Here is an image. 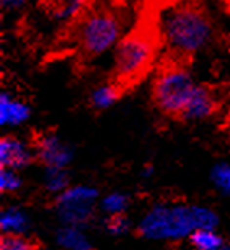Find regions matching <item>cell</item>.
I'll return each instance as SVG.
<instances>
[{
    "label": "cell",
    "instance_id": "22",
    "mask_svg": "<svg viewBox=\"0 0 230 250\" xmlns=\"http://www.w3.org/2000/svg\"><path fill=\"white\" fill-rule=\"evenodd\" d=\"M0 250H33V247L21 235H5L0 242Z\"/></svg>",
    "mask_w": 230,
    "mask_h": 250
},
{
    "label": "cell",
    "instance_id": "11",
    "mask_svg": "<svg viewBox=\"0 0 230 250\" xmlns=\"http://www.w3.org/2000/svg\"><path fill=\"white\" fill-rule=\"evenodd\" d=\"M30 228V221L20 208H7L0 216V229L5 235H23Z\"/></svg>",
    "mask_w": 230,
    "mask_h": 250
},
{
    "label": "cell",
    "instance_id": "17",
    "mask_svg": "<svg viewBox=\"0 0 230 250\" xmlns=\"http://www.w3.org/2000/svg\"><path fill=\"white\" fill-rule=\"evenodd\" d=\"M101 209L105 211L106 214L110 216H116V214H124L126 209L129 206V198L124 195V193L119 191H113L110 195H106L103 200L100 201Z\"/></svg>",
    "mask_w": 230,
    "mask_h": 250
},
{
    "label": "cell",
    "instance_id": "9",
    "mask_svg": "<svg viewBox=\"0 0 230 250\" xmlns=\"http://www.w3.org/2000/svg\"><path fill=\"white\" fill-rule=\"evenodd\" d=\"M31 108L26 102L10 92L0 93V125L3 128H17L30 120Z\"/></svg>",
    "mask_w": 230,
    "mask_h": 250
},
{
    "label": "cell",
    "instance_id": "25",
    "mask_svg": "<svg viewBox=\"0 0 230 250\" xmlns=\"http://www.w3.org/2000/svg\"><path fill=\"white\" fill-rule=\"evenodd\" d=\"M220 250H230V247H222V249H220Z\"/></svg>",
    "mask_w": 230,
    "mask_h": 250
},
{
    "label": "cell",
    "instance_id": "12",
    "mask_svg": "<svg viewBox=\"0 0 230 250\" xmlns=\"http://www.w3.org/2000/svg\"><path fill=\"white\" fill-rule=\"evenodd\" d=\"M121 97V88L118 82H108L101 83V85L95 87L90 92V105L95 110H108L119 100Z\"/></svg>",
    "mask_w": 230,
    "mask_h": 250
},
{
    "label": "cell",
    "instance_id": "26",
    "mask_svg": "<svg viewBox=\"0 0 230 250\" xmlns=\"http://www.w3.org/2000/svg\"><path fill=\"white\" fill-rule=\"evenodd\" d=\"M229 48H230V35H229Z\"/></svg>",
    "mask_w": 230,
    "mask_h": 250
},
{
    "label": "cell",
    "instance_id": "14",
    "mask_svg": "<svg viewBox=\"0 0 230 250\" xmlns=\"http://www.w3.org/2000/svg\"><path fill=\"white\" fill-rule=\"evenodd\" d=\"M190 239L198 250H220L224 247L222 239L217 235L215 229H196Z\"/></svg>",
    "mask_w": 230,
    "mask_h": 250
},
{
    "label": "cell",
    "instance_id": "1",
    "mask_svg": "<svg viewBox=\"0 0 230 250\" xmlns=\"http://www.w3.org/2000/svg\"><path fill=\"white\" fill-rule=\"evenodd\" d=\"M158 36L172 58L190 59L211 44L214 26L198 3H176L162 13Z\"/></svg>",
    "mask_w": 230,
    "mask_h": 250
},
{
    "label": "cell",
    "instance_id": "21",
    "mask_svg": "<svg viewBox=\"0 0 230 250\" xmlns=\"http://www.w3.org/2000/svg\"><path fill=\"white\" fill-rule=\"evenodd\" d=\"M106 229L113 235H124L129 230V221L124 218V214L110 216L106 223Z\"/></svg>",
    "mask_w": 230,
    "mask_h": 250
},
{
    "label": "cell",
    "instance_id": "27",
    "mask_svg": "<svg viewBox=\"0 0 230 250\" xmlns=\"http://www.w3.org/2000/svg\"><path fill=\"white\" fill-rule=\"evenodd\" d=\"M46 250H49V249H46Z\"/></svg>",
    "mask_w": 230,
    "mask_h": 250
},
{
    "label": "cell",
    "instance_id": "24",
    "mask_svg": "<svg viewBox=\"0 0 230 250\" xmlns=\"http://www.w3.org/2000/svg\"><path fill=\"white\" fill-rule=\"evenodd\" d=\"M152 173H153V167H152V165H149V167L142 168V177H150Z\"/></svg>",
    "mask_w": 230,
    "mask_h": 250
},
{
    "label": "cell",
    "instance_id": "20",
    "mask_svg": "<svg viewBox=\"0 0 230 250\" xmlns=\"http://www.w3.org/2000/svg\"><path fill=\"white\" fill-rule=\"evenodd\" d=\"M21 178L18 170L13 168H2L0 170V191L2 193H15L20 190Z\"/></svg>",
    "mask_w": 230,
    "mask_h": 250
},
{
    "label": "cell",
    "instance_id": "19",
    "mask_svg": "<svg viewBox=\"0 0 230 250\" xmlns=\"http://www.w3.org/2000/svg\"><path fill=\"white\" fill-rule=\"evenodd\" d=\"M193 211H194L196 229H215L217 228L219 218L212 209H209V208H206V206L193 205Z\"/></svg>",
    "mask_w": 230,
    "mask_h": 250
},
{
    "label": "cell",
    "instance_id": "2",
    "mask_svg": "<svg viewBox=\"0 0 230 250\" xmlns=\"http://www.w3.org/2000/svg\"><path fill=\"white\" fill-rule=\"evenodd\" d=\"M157 40L149 30H135L123 36L115 48L113 70L119 85L133 83L147 72L153 62Z\"/></svg>",
    "mask_w": 230,
    "mask_h": 250
},
{
    "label": "cell",
    "instance_id": "18",
    "mask_svg": "<svg viewBox=\"0 0 230 250\" xmlns=\"http://www.w3.org/2000/svg\"><path fill=\"white\" fill-rule=\"evenodd\" d=\"M215 188L222 193V195L230 196V164L229 162H219L214 165L212 172H211Z\"/></svg>",
    "mask_w": 230,
    "mask_h": 250
},
{
    "label": "cell",
    "instance_id": "13",
    "mask_svg": "<svg viewBox=\"0 0 230 250\" xmlns=\"http://www.w3.org/2000/svg\"><path fill=\"white\" fill-rule=\"evenodd\" d=\"M58 242L67 250H92V244L78 226H65L58 232Z\"/></svg>",
    "mask_w": 230,
    "mask_h": 250
},
{
    "label": "cell",
    "instance_id": "10",
    "mask_svg": "<svg viewBox=\"0 0 230 250\" xmlns=\"http://www.w3.org/2000/svg\"><path fill=\"white\" fill-rule=\"evenodd\" d=\"M217 110V102L212 90L209 87L199 83L194 95L191 97L190 103L186 105L185 111L181 115V120L186 121H203L211 118Z\"/></svg>",
    "mask_w": 230,
    "mask_h": 250
},
{
    "label": "cell",
    "instance_id": "15",
    "mask_svg": "<svg viewBox=\"0 0 230 250\" xmlns=\"http://www.w3.org/2000/svg\"><path fill=\"white\" fill-rule=\"evenodd\" d=\"M44 187L49 193L60 195L69 188V175L65 168H46L44 173Z\"/></svg>",
    "mask_w": 230,
    "mask_h": 250
},
{
    "label": "cell",
    "instance_id": "5",
    "mask_svg": "<svg viewBox=\"0 0 230 250\" xmlns=\"http://www.w3.org/2000/svg\"><path fill=\"white\" fill-rule=\"evenodd\" d=\"M198 85L199 83L190 74V70L181 65H170L163 69L153 80V102L162 113L181 118Z\"/></svg>",
    "mask_w": 230,
    "mask_h": 250
},
{
    "label": "cell",
    "instance_id": "7",
    "mask_svg": "<svg viewBox=\"0 0 230 250\" xmlns=\"http://www.w3.org/2000/svg\"><path fill=\"white\" fill-rule=\"evenodd\" d=\"M35 152L38 159L46 165V168H65L74 157L72 147L56 134L41 136L38 139Z\"/></svg>",
    "mask_w": 230,
    "mask_h": 250
},
{
    "label": "cell",
    "instance_id": "23",
    "mask_svg": "<svg viewBox=\"0 0 230 250\" xmlns=\"http://www.w3.org/2000/svg\"><path fill=\"white\" fill-rule=\"evenodd\" d=\"M2 2V7L5 8H18L21 5H25L28 0H0Z\"/></svg>",
    "mask_w": 230,
    "mask_h": 250
},
{
    "label": "cell",
    "instance_id": "4",
    "mask_svg": "<svg viewBox=\"0 0 230 250\" xmlns=\"http://www.w3.org/2000/svg\"><path fill=\"white\" fill-rule=\"evenodd\" d=\"M77 38L83 53L96 58L113 51L123 40V21L115 12L98 8L82 18Z\"/></svg>",
    "mask_w": 230,
    "mask_h": 250
},
{
    "label": "cell",
    "instance_id": "8",
    "mask_svg": "<svg viewBox=\"0 0 230 250\" xmlns=\"http://www.w3.org/2000/svg\"><path fill=\"white\" fill-rule=\"evenodd\" d=\"M36 152L25 141L15 136H5L0 139V165L2 168H13L21 170L31 164Z\"/></svg>",
    "mask_w": 230,
    "mask_h": 250
},
{
    "label": "cell",
    "instance_id": "3",
    "mask_svg": "<svg viewBox=\"0 0 230 250\" xmlns=\"http://www.w3.org/2000/svg\"><path fill=\"white\" fill-rule=\"evenodd\" d=\"M196 230L193 205H157L140 219L139 232L150 240H180Z\"/></svg>",
    "mask_w": 230,
    "mask_h": 250
},
{
    "label": "cell",
    "instance_id": "16",
    "mask_svg": "<svg viewBox=\"0 0 230 250\" xmlns=\"http://www.w3.org/2000/svg\"><path fill=\"white\" fill-rule=\"evenodd\" d=\"M85 3L87 0H56L54 17L58 20H72L83 12Z\"/></svg>",
    "mask_w": 230,
    "mask_h": 250
},
{
    "label": "cell",
    "instance_id": "6",
    "mask_svg": "<svg viewBox=\"0 0 230 250\" xmlns=\"http://www.w3.org/2000/svg\"><path fill=\"white\" fill-rule=\"evenodd\" d=\"M98 200V191L87 185H75L64 190L58 198L56 209L60 221L65 226H78L83 228L90 221L95 203Z\"/></svg>",
    "mask_w": 230,
    "mask_h": 250
}]
</instances>
